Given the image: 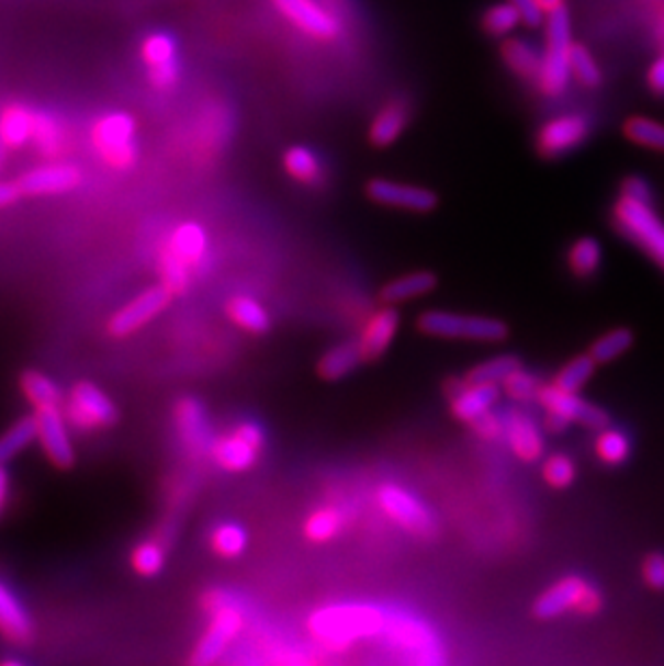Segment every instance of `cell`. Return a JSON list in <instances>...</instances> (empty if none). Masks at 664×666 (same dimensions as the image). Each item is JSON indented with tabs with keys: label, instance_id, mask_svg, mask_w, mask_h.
Masks as SVG:
<instances>
[{
	"label": "cell",
	"instance_id": "obj_1",
	"mask_svg": "<svg viewBox=\"0 0 664 666\" xmlns=\"http://www.w3.org/2000/svg\"><path fill=\"white\" fill-rule=\"evenodd\" d=\"M205 250H207V236L203 227L196 223H183L171 234L169 242L165 246V252L160 255V274H162V283L176 296L188 292L192 272L203 263Z\"/></svg>",
	"mask_w": 664,
	"mask_h": 666
},
{
	"label": "cell",
	"instance_id": "obj_2",
	"mask_svg": "<svg viewBox=\"0 0 664 666\" xmlns=\"http://www.w3.org/2000/svg\"><path fill=\"white\" fill-rule=\"evenodd\" d=\"M545 39L548 48L543 53L542 69L538 76V87L543 95L556 98L565 93L572 80V22L565 7L545 15Z\"/></svg>",
	"mask_w": 664,
	"mask_h": 666
},
{
	"label": "cell",
	"instance_id": "obj_3",
	"mask_svg": "<svg viewBox=\"0 0 664 666\" xmlns=\"http://www.w3.org/2000/svg\"><path fill=\"white\" fill-rule=\"evenodd\" d=\"M63 413L67 424L78 431L106 429L120 419L115 402L89 380H82L69 388L63 399Z\"/></svg>",
	"mask_w": 664,
	"mask_h": 666
},
{
	"label": "cell",
	"instance_id": "obj_4",
	"mask_svg": "<svg viewBox=\"0 0 664 666\" xmlns=\"http://www.w3.org/2000/svg\"><path fill=\"white\" fill-rule=\"evenodd\" d=\"M419 330L442 339H471V341H503L509 328L494 317L460 315L449 311H427L419 317Z\"/></svg>",
	"mask_w": 664,
	"mask_h": 666
},
{
	"label": "cell",
	"instance_id": "obj_5",
	"mask_svg": "<svg viewBox=\"0 0 664 666\" xmlns=\"http://www.w3.org/2000/svg\"><path fill=\"white\" fill-rule=\"evenodd\" d=\"M384 617L375 608L341 606L322 610L311 619V630L333 643H350L359 636L378 634L384 628Z\"/></svg>",
	"mask_w": 664,
	"mask_h": 666
},
{
	"label": "cell",
	"instance_id": "obj_6",
	"mask_svg": "<svg viewBox=\"0 0 664 666\" xmlns=\"http://www.w3.org/2000/svg\"><path fill=\"white\" fill-rule=\"evenodd\" d=\"M91 140L102 160L113 169L125 171L138 160L136 123L127 113H111L100 117L91 129Z\"/></svg>",
	"mask_w": 664,
	"mask_h": 666
},
{
	"label": "cell",
	"instance_id": "obj_7",
	"mask_svg": "<svg viewBox=\"0 0 664 666\" xmlns=\"http://www.w3.org/2000/svg\"><path fill=\"white\" fill-rule=\"evenodd\" d=\"M615 223L626 238L639 244L664 266V223L652 210V203L621 196L615 207Z\"/></svg>",
	"mask_w": 664,
	"mask_h": 666
},
{
	"label": "cell",
	"instance_id": "obj_8",
	"mask_svg": "<svg viewBox=\"0 0 664 666\" xmlns=\"http://www.w3.org/2000/svg\"><path fill=\"white\" fill-rule=\"evenodd\" d=\"M173 296L176 294L165 283L147 287L145 292L136 294L132 301L123 304L120 311L109 319V332L115 339L134 335L136 330L147 326L154 317H158L171 304Z\"/></svg>",
	"mask_w": 664,
	"mask_h": 666
},
{
	"label": "cell",
	"instance_id": "obj_9",
	"mask_svg": "<svg viewBox=\"0 0 664 666\" xmlns=\"http://www.w3.org/2000/svg\"><path fill=\"white\" fill-rule=\"evenodd\" d=\"M274 7L304 35L330 42L341 35V20L319 0H272Z\"/></svg>",
	"mask_w": 664,
	"mask_h": 666
},
{
	"label": "cell",
	"instance_id": "obj_10",
	"mask_svg": "<svg viewBox=\"0 0 664 666\" xmlns=\"http://www.w3.org/2000/svg\"><path fill=\"white\" fill-rule=\"evenodd\" d=\"M244 619L238 608L232 606H216V612L207 625V632L203 634V639L199 641L190 663L192 665L205 666L216 663L227 647L236 641V636L240 634Z\"/></svg>",
	"mask_w": 664,
	"mask_h": 666
},
{
	"label": "cell",
	"instance_id": "obj_11",
	"mask_svg": "<svg viewBox=\"0 0 664 666\" xmlns=\"http://www.w3.org/2000/svg\"><path fill=\"white\" fill-rule=\"evenodd\" d=\"M592 132V123L585 115L567 113L542 125L538 132V149L545 158H559L581 147Z\"/></svg>",
	"mask_w": 664,
	"mask_h": 666
},
{
	"label": "cell",
	"instance_id": "obj_12",
	"mask_svg": "<svg viewBox=\"0 0 664 666\" xmlns=\"http://www.w3.org/2000/svg\"><path fill=\"white\" fill-rule=\"evenodd\" d=\"M35 417H37V429H40L37 442L42 444L50 464L57 469H71L76 462V451H74V442L69 436L71 425L67 424V419H65L63 406L35 410Z\"/></svg>",
	"mask_w": 664,
	"mask_h": 666
},
{
	"label": "cell",
	"instance_id": "obj_13",
	"mask_svg": "<svg viewBox=\"0 0 664 666\" xmlns=\"http://www.w3.org/2000/svg\"><path fill=\"white\" fill-rule=\"evenodd\" d=\"M538 399L542 402L543 408L550 415H559V417L567 419L570 424L576 421V424L592 427V429H604L608 425V415L600 406H594V404L585 402L583 397H578V393L563 391L556 384L542 386Z\"/></svg>",
	"mask_w": 664,
	"mask_h": 666
},
{
	"label": "cell",
	"instance_id": "obj_14",
	"mask_svg": "<svg viewBox=\"0 0 664 666\" xmlns=\"http://www.w3.org/2000/svg\"><path fill=\"white\" fill-rule=\"evenodd\" d=\"M176 424L180 431L181 444L190 455L203 458V455L212 453L216 438H214L212 425L207 419V413L199 399L183 397L178 402Z\"/></svg>",
	"mask_w": 664,
	"mask_h": 666
},
{
	"label": "cell",
	"instance_id": "obj_15",
	"mask_svg": "<svg viewBox=\"0 0 664 666\" xmlns=\"http://www.w3.org/2000/svg\"><path fill=\"white\" fill-rule=\"evenodd\" d=\"M378 503L397 524L406 527L415 533H429L434 527V518L429 509L417 496L399 485H382L378 489Z\"/></svg>",
	"mask_w": 664,
	"mask_h": 666
},
{
	"label": "cell",
	"instance_id": "obj_16",
	"mask_svg": "<svg viewBox=\"0 0 664 666\" xmlns=\"http://www.w3.org/2000/svg\"><path fill=\"white\" fill-rule=\"evenodd\" d=\"M140 55L147 63L151 84L158 89H171L180 80V59L178 44L167 33H151L140 48Z\"/></svg>",
	"mask_w": 664,
	"mask_h": 666
},
{
	"label": "cell",
	"instance_id": "obj_17",
	"mask_svg": "<svg viewBox=\"0 0 664 666\" xmlns=\"http://www.w3.org/2000/svg\"><path fill=\"white\" fill-rule=\"evenodd\" d=\"M18 185L24 196H48L63 194L82 182V171L71 162H50L20 176Z\"/></svg>",
	"mask_w": 664,
	"mask_h": 666
},
{
	"label": "cell",
	"instance_id": "obj_18",
	"mask_svg": "<svg viewBox=\"0 0 664 666\" xmlns=\"http://www.w3.org/2000/svg\"><path fill=\"white\" fill-rule=\"evenodd\" d=\"M367 194L382 205L410 210V212H429L436 207V194L419 185L408 183L389 182V180H373L367 185Z\"/></svg>",
	"mask_w": 664,
	"mask_h": 666
},
{
	"label": "cell",
	"instance_id": "obj_19",
	"mask_svg": "<svg viewBox=\"0 0 664 666\" xmlns=\"http://www.w3.org/2000/svg\"><path fill=\"white\" fill-rule=\"evenodd\" d=\"M0 634L15 645L33 639V619L9 585L0 580Z\"/></svg>",
	"mask_w": 664,
	"mask_h": 666
},
{
	"label": "cell",
	"instance_id": "obj_20",
	"mask_svg": "<svg viewBox=\"0 0 664 666\" xmlns=\"http://www.w3.org/2000/svg\"><path fill=\"white\" fill-rule=\"evenodd\" d=\"M498 395H500L498 384L466 382V386H462L451 399V410L460 421L475 424L480 417L487 415L494 408Z\"/></svg>",
	"mask_w": 664,
	"mask_h": 666
},
{
	"label": "cell",
	"instance_id": "obj_21",
	"mask_svg": "<svg viewBox=\"0 0 664 666\" xmlns=\"http://www.w3.org/2000/svg\"><path fill=\"white\" fill-rule=\"evenodd\" d=\"M397 328H399V313L395 308L378 311L362 328L361 341H359L362 359L364 361L380 359L391 346Z\"/></svg>",
	"mask_w": 664,
	"mask_h": 666
},
{
	"label": "cell",
	"instance_id": "obj_22",
	"mask_svg": "<svg viewBox=\"0 0 664 666\" xmlns=\"http://www.w3.org/2000/svg\"><path fill=\"white\" fill-rule=\"evenodd\" d=\"M585 589H587V583L581 576H567V578L559 580L536 602V614L540 619H552V617L563 614L570 608H578Z\"/></svg>",
	"mask_w": 664,
	"mask_h": 666
},
{
	"label": "cell",
	"instance_id": "obj_23",
	"mask_svg": "<svg viewBox=\"0 0 664 666\" xmlns=\"http://www.w3.org/2000/svg\"><path fill=\"white\" fill-rule=\"evenodd\" d=\"M257 453H259V449H255L250 442H246L241 438L238 431H234V433L216 438L210 455L214 458V462L221 469H225L229 473H241V471H248L250 466H255Z\"/></svg>",
	"mask_w": 664,
	"mask_h": 666
},
{
	"label": "cell",
	"instance_id": "obj_24",
	"mask_svg": "<svg viewBox=\"0 0 664 666\" xmlns=\"http://www.w3.org/2000/svg\"><path fill=\"white\" fill-rule=\"evenodd\" d=\"M507 438L516 455L525 462H536L543 453L542 431L536 421L522 413H511L507 419Z\"/></svg>",
	"mask_w": 664,
	"mask_h": 666
},
{
	"label": "cell",
	"instance_id": "obj_25",
	"mask_svg": "<svg viewBox=\"0 0 664 666\" xmlns=\"http://www.w3.org/2000/svg\"><path fill=\"white\" fill-rule=\"evenodd\" d=\"M408 120H410V111L404 102H399V100L389 102L386 106L380 109V113L371 123V129H369L371 143L378 147H386V145L395 143L402 136V132L406 129Z\"/></svg>",
	"mask_w": 664,
	"mask_h": 666
},
{
	"label": "cell",
	"instance_id": "obj_26",
	"mask_svg": "<svg viewBox=\"0 0 664 666\" xmlns=\"http://www.w3.org/2000/svg\"><path fill=\"white\" fill-rule=\"evenodd\" d=\"M35 113L37 111L24 104L7 106L0 115V140L11 149H18L24 143H29L33 138Z\"/></svg>",
	"mask_w": 664,
	"mask_h": 666
},
{
	"label": "cell",
	"instance_id": "obj_27",
	"mask_svg": "<svg viewBox=\"0 0 664 666\" xmlns=\"http://www.w3.org/2000/svg\"><path fill=\"white\" fill-rule=\"evenodd\" d=\"M37 438H40V429L35 415L20 417L18 421H13L0 433V464L7 466L13 458H18L33 442H37Z\"/></svg>",
	"mask_w": 664,
	"mask_h": 666
},
{
	"label": "cell",
	"instance_id": "obj_28",
	"mask_svg": "<svg viewBox=\"0 0 664 666\" xmlns=\"http://www.w3.org/2000/svg\"><path fill=\"white\" fill-rule=\"evenodd\" d=\"M20 388L24 393V397L29 399V404L35 408V410H42V408H53V406H63V393H60L59 386L55 384L53 377H48L46 373L42 371H24L22 377H20Z\"/></svg>",
	"mask_w": 664,
	"mask_h": 666
},
{
	"label": "cell",
	"instance_id": "obj_29",
	"mask_svg": "<svg viewBox=\"0 0 664 666\" xmlns=\"http://www.w3.org/2000/svg\"><path fill=\"white\" fill-rule=\"evenodd\" d=\"M503 59L507 67L527 80H538L542 69L543 55L525 39H507L503 44Z\"/></svg>",
	"mask_w": 664,
	"mask_h": 666
},
{
	"label": "cell",
	"instance_id": "obj_30",
	"mask_svg": "<svg viewBox=\"0 0 664 666\" xmlns=\"http://www.w3.org/2000/svg\"><path fill=\"white\" fill-rule=\"evenodd\" d=\"M362 352L359 343H339L335 348H330L322 361L317 364V371L324 380H341L346 377L350 371H354L361 364Z\"/></svg>",
	"mask_w": 664,
	"mask_h": 666
},
{
	"label": "cell",
	"instance_id": "obj_31",
	"mask_svg": "<svg viewBox=\"0 0 664 666\" xmlns=\"http://www.w3.org/2000/svg\"><path fill=\"white\" fill-rule=\"evenodd\" d=\"M436 287V276L431 272H415L389 283L382 290V301L386 304L404 303L429 294Z\"/></svg>",
	"mask_w": 664,
	"mask_h": 666
},
{
	"label": "cell",
	"instance_id": "obj_32",
	"mask_svg": "<svg viewBox=\"0 0 664 666\" xmlns=\"http://www.w3.org/2000/svg\"><path fill=\"white\" fill-rule=\"evenodd\" d=\"M283 162H285V171L296 182L308 183V185L324 182L322 160L304 145H296V147L288 149Z\"/></svg>",
	"mask_w": 664,
	"mask_h": 666
},
{
	"label": "cell",
	"instance_id": "obj_33",
	"mask_svg": "<svg viewBox=\"0 0 664 666\" xmlns=\"http://www.w3.org/2000/svg\"><path fill=\"white\" fill-rule=\"evenodd\" d=\"M227 313L229 317L248 332L261 335L270 328V315L268 311L257 303L255 298L248 296H236L227 304Z\"/></svg>",
	"mask_w": 664,
	"mask_h": 666
},
{
	"label": "cell",
	"instance_id": "obj_34",
	"mask_svg": "<svg viewBox=\"0 0 664 666\" xmlns=\"http://www.w3.org/2000/svg\"><path fill=\"white\" fill-rule=\"evenodd\" d=\"M31 143H35V147L44 154V156H57L65 147V129L60 125L59 120L46 111H37L35 113V127H33V138Z\"/></svg>",
	"mask_w": 664,
	"mask_h": 666
},
{
	"label": "cell",
	"instance_id": "obj_35",
	"mask_svg": "<svg viewBox=\"0 0 664 666\" xmlns=\"http://www.w3.org/2000/svg\"><path fill=\"white\" fill-rule=\"evenodd\" d=\"M165 561H167V552H165V545L160 544L158 540H145V542L136 544L130 556L132 569L145 578L160 574L165 567Z\"/></svg>",
	"mask_w": 664,
	"mask_h": 666
},
{
	"label": "cell",
	"instance_id": "obj_36",
	"mask_svg": "<svg viewBox=\"0 0 664 666\" xmlns=\"http://www.w3.org/2000/svg\"><path fill=\"white\" fill-rule=\"evenodd\" d=\"M520 22H522V15L509 0L489 7L483 15V29H485V33H489L494 37H507L509 33H514L518 29Z\"/></svg>",
	"mask_w": 664,
	"mask_h": 666
},
{
	"label": "cell",
	"instance_id": "obj_37",
	"mask_svg": "<svg viewBox=\"0 0 664 666\" xmlns=\"http://www.w3.org/2000/svg\"><path fill=\"white\" fill-rule=\"evenodd\" d=\"M522 364L507 354V357H498V359H492L487 363L477 364L475 369L469 371L466 375V382H475V384H503L516 369H520Z\"/></svg>",
	"mask_w": 664,
	"mask_h": 666
},
{
	"label": "cell",
	"instance_id": "obj_38",
	"mask_svg": "<svg viewBox=\"0 0 664 666\" xmlns=\"http://www.w3.org/2000/svg\"><path fill=\"white\" fill-rule=\"evenodd\" d=\"M596 364H598V361H596L592 354H587V357H576L574 361H570V363L565 364V366L559 371L554 384H556L559 388H563V391L578 393V391L589 382V377L594 375Z\"/></svg>",
	"mask_w": 664,
	"mask_h": 666
},
{
	"label": "cell",
	"instance_id": "obj_39",
	"mask_svg": "<svg viewBox=\"0 0 664 666\" xmlns=\"http://www.w3.org/2000/svg\"><path fill=\"white\" fill-rule=\"evenodd\" d=\"M603 261V246L594 238H581L570 248V266L578 276H592Z\"/></svg>",
	"mask_w": 664,
	"mask_h": 666
},
{
	"label": "cell",
	"instance_id": "obj_40",
	"mask_svg": "<svg viewBox=\"0 0 664 666\" xmlns=\"http://www.w3.org/2000/svg\"><path fill=\"white\" fill-rule=\"evenodd\" d=\"M246 544H248V533L236 522H223L212 533V548L225 558L240 556L246 550Z\"/></svg>",
	"mask_w": 664,
	"mask_h": 666
},
{
	"label": "cell",
	"instance_id": "obj_41",
	"mask_svg": "<svg viewBox=\"0 0 664 666\" xmlns=\"http://www.w3.org/2000/svg\"><path fill=\"white\" fill-rule=\"evenodd\" d=\"M341 524H344L341 513L337 509H333V507H326V509L315 511L306 520L304 533H306V538L311 542H328V540H333L341 531Z\"/></svg>",
	"mask_w": 664,
	"mask_h": 666
},
{
	"label": "cell",
	"instance_id": "obj_42",
	"mask_svg": "<svg viewBox=\"0 0 664 666\" xmlns=\"http://www.w3.org/2000/svg\"><path fill=\"white\" fill-rule=\"evenodd\" d=\"M632 332L626 330V328H617V330H610L603 335L594 348H592V357L598 361V363H610L615 359H619L626 350H630L632 346Z\"/></svg>",
	"mask_w": 664,
	"mask_h": 666
},
{
	"label": "cell",
	"instance_id": "obj_43",
	"mask_svg": "<svg viewBox=\"0 0 664 666\" xmlns=\"http://www.w3.org/2000/svg\"><path fill=\"white\" fill-rule=\"evenodd\" d=\"M570 61H572V76L585 84V87H598L603 82V71H600V65L594 59V55L581 46V44H574L572 46V55H570Z\"/></svg>",
	"mask_w": 664,
	"mask_h": 666
},
{
	"label": "cell",
	"instance_id": "obj_44",
	"mask_svg": "<svg viewBox=\"0 0 664 666\" xmlns=\"http://www.w3.org/2000/svg\"><path fill=\"white\" fill-rule=\"evenodd\" d=\"M626 136L643 147H652L664 151V125L663 123L634 117L626 123Z\"/></svg>",
	"mask_w": 664,
	"mask_h": 666
},
{
	"label": "cell",
	"instance_id": "obj_45",
	"mask_svg": "<svg viewBox=\"0 0 664 666\" xmlns=\"http://www.w3.org/2000/svg\"><path fill=\"white\" fill-rule=\"evenodd\" d=\"M503 386H505V393H507L511 399H518V402L538 399V395H540V391H542L540 380H538L533 373L525 371L522 366L516 369V371L503 382Z\"/></svg>",
	"mask_w": 664,
	"mask_h": 666
},
{
	"label": "cell",
	"instance_id": "obj_46",
	"mask_svg": "<svg viewBox=\"0 0 664 666\" xmlns=\"http://www.w3.org/2000/svg\"><path fill=\"white\" fill-rule=\"evenodd\" d=\"M598 455L606 464H621L630 455V440L617 429H604L598 438Z\"/></svg>",
	"mask_w": 664,
	"mask_h": 666
},
{
	"label": "cell",
	"instance_id": "obj_47",
	"mask_svg": "<svg viewBox=\"0 0 664 666\" xmlns=\"http://www.w3.org/2000/svg\"><path fill=\"white\" fill-rule=\"evenodd\" d=\"M543 477L552 487H567L576 477V466L567 455H552L543 464Z\"/></svg>",
	"mask_w": 664,
	"mask_h": 666
},
{
	"label": "cell",
	"instance_id": "obj_48",
	"mask_svg": "<svg viewBox=\"0 0 664 666\" xmlns=\"http://www.w3.org/2000/svg\"><path fill=\"white\" fill-rule=\"evenodd\" d=\"M509 2L520 11L522 22H525L527 26H531V29L542 26V22L545 20V13H543L542 7H540L538 0H509Z\"/></svg>",
	"mask_w": 664,
	"mask_h": 666
},
{
	"label": "cell",
	"instance_id": "obj_49",
	"mask_svg": "<svg viewBox=\"0 0 664 666\" xmlns=\"http://www.w3.org/2000/svg\"><path fill=\"white\" fill-rule=\"evenodd\" d=\"M643 574L650 587L654 589H664V554H650L645 565H643Z\"/></svg>",
	"mask_w": 664,
	"mask_h": 666
},
{
	"label": "cell",
	"instance_id": "obj_50",
	"mask_svg": "<svg viewBox=\"0 0 664 666\" xmlns=\"http://www.w3.org/2000/svg\"><path fill=\"white\" fill-rule=\"evenodd\" d=\"M632 201H643V203H652V188L643 178H630L623 183V194Z\"/></svg>",
	"mask_w": 664,
	"mask_h": 666
},
{
	"label": "cell",
	"instance_id": "obj_51",
	"mask_svg": "<svg viewBox=\"0 0 664 666\" xmlns=\"http://www.w3.org/2000/svg\"><path fill=\"white\" fill-rule=\"evenodd\" d=\"M471 425L475 427V431H477L482 438H485V440H496V438L503 433V429H505V425L500 424V419H496L492 413L483 415L475 424Z\"/></svg>",
	"mask_w": 664,
	"mask_h": 666
},
{
	"label": "cell",
	"instance_id": "obj_52",
	"mask_svg": "<svg viewBox=\"0 0 664 666\" xmlns=\"http://www.w3.org/2000/svg\"><path fill=\"white\" fill-rule=\"evenodd\" d=\"M603 594L596 587L587 585V589L583 591V598L578 602V610L585 612V614H594V612H598L603 608Z\"/></svg>",
	"mask_w": 664,
	"mask_h": 666
},
{
	"label": "cell",
	"instance_id": "obj_53",
	"mask_svg": "<svg viewBox=\"0 0 664 666\" xmlns=\"http://www.w3.org/2000/svg\"><path fill=\"white\" fill-rule=\"evenodd\" d=\"M236 431L240 433L241 438H244L246 442H250L255 449H261V447H263V438H266V433H263V429H261L259 425L241 424Z\"/></svg>",
	"mask_w": 664,
	"mask_h": 666
},
{
	"label": "cell",
	"instance_id": "obj_54",
	"mask_svg": "<svg viewBox=\"0 0 664 666\" xmlns=\"http://www.w3.org/2000/svg\"><path fill=\"white\" fill-rule=\"evenodd\" d=\"M22 196L18 182H0V210L13 205Z\"/></svg>",
	"mask_w": 664,
	"mask_h": 666
},
{
	"label": "cell",
	"instance_id": "obj_55",
	"mask_svg": "<svg viewBox=\"0 0 664 666\" xmlns=\"http://www.w3.org/2000/svg\"><path fill=\"white\" fill-rule=\"evenodd\" d=\"M650 87L659 95H664V57L654 63L650 69Z\"/></svg>",
	"mask_w": 664,
	"mask_h": 666
},
{
	"label": "cell",
	"instance_id": "obj_56",
	"mask_svg": "<svg viewBox=\"0 0 664 666\" xmlns=\"http://www.w3.org/2000/svg\"><path fill=\"white\" fill-rule=\"evenodd\" d=\"M9 498V473L7 469L0 464V513H2V507Z\"/></svg>",
	"mask_w": 664,
	"mask_h": 666
},
{
	"label": "cell",
	"instance_id": "obj_57",
	"mask_svg": "<svg viewBox=\"0 0 664 666\" xmlns=\"http://www.w3.org/2000/svg\"><path fill=\"white\" fill-rule=\"evenodd\" d=\"M567 425H570L567 419H563V417H559V415H550V413H548V427H550L552 431H563Z\"/></svg>",
	"mask_w": 664,
	"mask_h": 666
},
{
	"label": "cell",
	"instance_id": "obj_58",
	"mask_svg": "<svg viewBox=\"0 0 664 666\" xmlns=\"http://www.w3.org/2000/svg\"><path fill=\"white\" fill-rule=\"evenodd\" d=\"M538 2H540V7H542V11L545 15H550L552 11L565 7V0H538Z\"/></svg>",
	"mask_w": 664,
	"mask_h": 666
},
{
	"label": "cell",
	"instance_id": "obj_59",
	"mask_svg": "<svg viewBox=\"0 0 664 666\" xmlns=\"http://www.w3.org/2000/svg\"><path fill=\"white\" fill-rule=\"evenodd\" d=\"M0 665L9 666V665H24L22 661H13V658H4V661H0Z\"/></svg>",
	"mask_w": 664,
	"mask_h": 666
},
{
	"label": "cell",
	"instance_id": "obj_60",
	"mask_svg": "<svg viewBox=\"0 0 664 666\" xmlns=\"http://www.w3.org/2000/svg\"><path fill=\"white\" fill-rule=\"evenodd\" d=\"M4 149H7V145L0 140V167H2V160H4Z\"/></svg>",
	"mask_w": 664,
	"mask_h": 666
},
{
	"label": "cell",
	"instance_id": "obj_61",
	"mask_svg": "<svg viewBox=\"0 0 664 666\" xmlns=\"http://www.w3.org/2000/svg\"><path fill=\"white\" fill-rule=\"evenodd\" d=\"M663 35H664V29H663Z\"/></svg>",
	"mask_w": 664,
	"mask_h": 666
}]
</instances>
